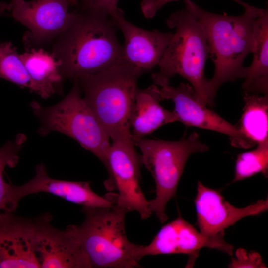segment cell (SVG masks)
Masks as SVG:
<instances>
[{
    "mask_svg": "<svg viewBox=\"0 0 268 268\" xmlns=\"http://www.w3.org/2000/svg\"><path fill=\"white\" fill-rule=\"evenodd\" d=\"M162 100H170L174 104V111L178 121L186 127H195L216 131L227 135L232 146L248 149L250 147L242 134L233 125L206 105L197 99L189 83H181L176 87L169 85L159 88Z\"/></svg>",
    "mask_w": 268,
    "mask_h": 268,
    "instance_id": "obj_12",
    "label": "cell"
},
{
    "mask_svg": "<svg viewBox=\"0 0 268 268\" xmlns=\"http://www.w3.org/2000/svg\"><path fill=\"white\" fill-rule=\"evenodd\" d=\"M244 106L235 125L250 148L268 139V94L244 93Z\"/></svg>",
    "mask_w": 268,
    "mask_h": 268,
    "instance_id": "obj_20",
    "label": "cell"
},
{
    "mask_svg": "<svg viewBox=\"0 0 268 268\" xmlns=\"http://www.w3.org/2000/svg\"><path fill=\"white\" fill-rule=\"evenodd\" d=\"M162 100L157 85L138 88L130 120L131 135L134 144L160 127L178 121L174 110H167L160 105Z\"/></svg>",
    "mask_w": 268,
    "mask_h": 268,
    "instance_id": "obj_17",
    "label": "cell"
},
{
    "mask_svg": "<svg viewBox=\"0 0 268 268\" xmlns=\"http://www.w3.org/2000/svg\"><path fill=\"white\" fill-rule=\"evenodd\" d=\"M0 78L32 91L31 79L20 54L10 42H0Z\"/></svg>",
    "mask_w": 268,
    "mask_h": 268,
    "instance_id": "obj_22",
    "label": "cell"
},
{
    "mask_svg": "<svg viewBox=\"0 0 268 268\" xmlns=\"http://www.w3.org/2000/svg\"><path fill=\"white\" fill-rule=\"evenodd\" d=\"M166 23L175 32L158 65V71L151 75L154 84L169 85L179 75L188 81L197 99L208 105L204 68L209 49L203 27L185 8L171 13Z\"/></svg>",
    "mask_w": 268,
    "mask_h": 268,
    "instance_id": "obj_4",
    "label": "cell"
},
{
    "mask_svg": "<svg viewBox=\"0 0 268 268\" xmlns=\"http://www.w3.org/2000/svg\"><path fill=\"white\" fill-rule=\"evenodd\" d=\"M228 267L230 268H266V265L263 261L261 255L257 252L240 248L235 252V256L232 258Z\"/></svg>",
    "mask_w": 268,
    "mask_h": 268,
    "instance_id": "obj_24",
    "label": "cell"
},
{
    "mask_svg": "<svg viewBox=\"0 0 268 268\" xmlns=\"http://www.w3.org/2000/svg\"><path fill=\"white\" fill-rule=\"evenodd\" d=\"M135 145L141 152V161L152 174L156 184L155 197L149 207L161 223L168 219L165 212L168 201L176 195L177 188L189 157L203 152L208 146L193 132L177 141L143 138Z\"/></svg>",
    "mask_w": 268,
    "mask_h": 268,
    "instance_id": "obj_7",
    "label": "cell"
},
{
    "mask_svg": "<svg viewBox=\"0 0 268 268\" xmlns=\"http://www.w3.org/2000/svg\"><path fill=\"white\" fill-rule=\"evenodd\" d=\"M20 57L31 79L32 92L45 99L61 93L64 80L59 71L61 63L52 53L33 48Z\"/></svg>",
    "mask_w": 268,
    "mask_h": 268,
    "instance_id": "obj_18",
    "label": "cell"
},
{
    "mask_svg": "<svg viewBox=\"0 0 268 268\" xmlns=\"http://www.w3.org/2000/svg\"><path fill=\"white\" fill-rule=\"evenodd\" d=\"M142 74L139 69L123 63L73 79L112 140H132L130 120L138 80Z\"/></svg>",
    "mask_w": 268,
    "mask_h": 268,
    "instance_id": "obj_3",
    "label": "cell"
},
{
    "mask_svg": "<svg viewBox=\"0 0 268 268\" xmlns=\"http://www.w3.org/2000/svg\"><path fill=\"white\" fill-rule=\"evenodd\" d=\"M261 173H268V139L256 145L254 149L237 155L232 182L239 181Z\"/></svg>",
    "mask_w": 268,
    "mask_h": 268,
    "instance_id": "obj_23",
    "label": "cell"
},
{
    "mask_svg": "<svg viewBox=\"0 0 268 268\" xmlns=\"http://www.w3.org/2000/svg\"><path fill=\"white\" fill-rule=\"evenodd\" d=\"M254 47L251 65L245 68L244 93L268 94V10L264 9L254 25Z\"/></svg>",
    "mask_w": 268,
    "mask_h": 268,
    "instance_id": "obj_19",
    "label": "cell"
},
{
    "mask_svg": "<svg viewBox=\"0 0 268 268\" xmlns=\"http://www.w3.org/2000/svg\"><path fill=\"white\" fill-rule=\"evenodd\" d=\"M132 140H112L108 153L106 168L109 177L104 185L108 191L117 190L115 204L127 213L137 212L142 219L152 213L140 185L141 157Z\"/></svg>",
    "mask_w": 268,
    "mask_h": 268,
    "instance_id": "obj_8",
    "label": "cell"
},
{
    "mask_svg": "<svg viewBox=\"0 0 268 268\" xmlns=\"http://www.w3.org/2000/svg\"><path fill=\"white\" fill-rule=\"evenodd\" d=\"M224 234L207 236L198 231L180 216L163 226L147 245H140L136 253L139 261L144 256L184 254L194 258L203 247L215 249L232 256L233 246Z\"/></svg>",
    "mask_w": 268,
    "mask_h": 268,
    "instance_id": "obj_11",
    "label": "cell"
},
{
    "mask_svg": "<svg viewBox=\"0 0 268 268\" xmlns=\"http://www.w3.org/2000/svg\"><path fill=\"white\" fill-rule=\"evenodd\" d=\"M197 224L200 231L207 236L224 234L225 229L248 216L260 214L268 209V199L259 200L243 208L226 201L220 193L198 181L195 199Z\"/></svg>",
    "mask_w": 268,
    "mask_h": 268,
    "instance_id": "obj_13",
    "label": "cell"
},
{
    "mask_svg": "<svg viewBox=\"0 0 268 268\" xmlns=\"http://www.w3.org/2000/svg\"><path fill=\"white\" fill-rule=\"evenodd\" d=\"M179 0H142L140 7L142 12L147 18L154 17L157 12L165 4ZM243 6L245 2L241 0H231Z\"/></svg>",
    "mask_w": 268,
    "mask_h": 268,
    "instance_id": "obj_26",
    "label": "cell"
},
{
    "mask_svg": "<svg viewBox=\"0 0 268 268\" xmlns=\"http://www.w3.org/2000/svg\"><path fill=\"white\" fill-rule=\"evenodd\" d=\"M82 211L85 219L78 230L91 268L140 267L136 258L140 245L127 236L125 209L114 202L111 206L82 207Z\"/></svg>",
    "mask_w": 268,
    "mask_h": 268,
    "instance_id": "obj_5",
    "label": "cell"
},
{
    "mask_svg": "<svg viewBox=\"0 0 268 268\" xmlns=\"http://www.w3.org/2000/svg\"><path fill=\"white\" fill-rule=\"evenodd\" d=\"M113 18L124 37V63L137 68L143 74L151 71L158 66L173 33L137 27L125 18L121 9Z\"/></svg>",
    "mask_w": 268,
    "mask_h": 268,
    "instance_id": "obj_15",
    "label": "cell"
},
{
    "mask_svg": "<svg viewBox=\"0 0 268 268\" xmlns=\"http://www.w3.org/2000/svg\"><path fill=\"white\" fill-rule=\"evenodd\" d=\"M11 9L10 3H8L5 2H0V15L4 14L6 11Z\"/></svg>",
    "mask_w": 268,
    "mask_h": 268,
    "instance_id": "obj_27",
    "label": "cell"
},
{
    "mask_svg": "<svg viewBox=\"0 0 268 268\" xmlns=\"http://www.w3.org/2000/svg\"><path fill=\"white\" fill-rule=\"evenodd\" d=\"M15 0H11V1H15Z\"/></svg>",
    "mask_w": 268,
    "mask_h": 268,
    "instance_id": "obj_29",
    "label": "cell"
},
{
    "mask_svg": "<svg viewBox=\"0 0 268 268\" xmlns=\"http://www.w3.org/2000/svg\"><path fill=\"white\" fill-rule=\"evenodd\" d=\"M117 25L108 15L73 12L65 29L53 41L52 53L61 63L64 79L98 73L124 63Z\"/></svg>",
    "mask_w": 268,
    "mask_h": 268,
    "instance_id": "obj_1",
    "label": "cell"
},
{
    "mask_svg": "<svg viewBox=\"0 0 268 268\" xmlns=\"http://www.w3.org/2000/svg\"><path fill=\"white\" fill-rule=\"evenodd\" d=\"M40 268L34 219L0 215V268Z\"/></svg>",
    "mask_w": 268,
    "mask_h": 268,
    "instance_id": "obj_14",
    "label": "cell"
},
{
    "mask_svg": "<svg viewBox=\"0 0 268 268\" xmlns=\"http://www.w3.org/2000/svg\"><path fill=\"white\" fill-rule=\"evenodd\" d=\"M81 93L74 80L69 92L55 105L46 107L32 101L31 108L40 122L38 133L46 136L51 132H58L72 138L106 167L110 138Z\"/></svg>",
    "mask_w": 268,
    "mask_h": 268,
    "instance_id": "obj_6",
    "label": "cell"
},
{
    "mask_svg": "<svg viewBox=\"0 0 268 268\" xmlns=\"http://www.w3.org/2000/svg\"><path fill=\"white\" fill-rule=\"evenodd\" d=\"M69 5H76L77 4L79 0H67Z\"/></svg>",
    "mask_w": 268,
    "mask_h": 268,
    "instance_id": "obj_28",
    "label": "cell"
},
{
    "mask_svg": "<svg viewBox=\"0 0 268 268\" xmlns=\"http://www.w3.org/2000/svg\"><path fill=\"white\" fill-rule=\"evenodd\" d=\"M49 215L34 218L36 253L40 268H91L80 240L78 226L60 230Z\"/></svg>",
    "mask_w": 268,
    "mask_h": 268,
    "instance_id": "obj_9",
    "label": "cell"
},
{
    "mask_svg": "<svg viewBox=\"0 0 268 268\" xmlns=\"http://www.w3.org/2000/svg\"><path fill=\"white\" fill-rule=\"evenodd\" d=\"M17 199L45 192L57 196L82 207L111 206L115 201L114 194L101 196L95 193L88 182L59 180L50 177L42 163L36 167L35 175L28 182L15 186Z\"/></svg>",
    "mask_w": 268,
    "mask_h": 268,
    "instance_id": "obj_16",
    "label": "cell"
},
{
    "mask_svg": "<svg viewBox=\"0 0 268 268\" xmlns=\"http://www.w3.org/2000/svg\"><path fill=\"white\" fill-rule=\"evenodd\" d=\"M184 3L203 27L209 57L214 63V75L207 80L208 105L213 106L222 84L244 78L243 63L254 47V22L264 9L245 2L242 14L228 15L205 10L191 0H185Z\"/></svg>",
    "mask_w": 268,
    "mask_h": 268,
    "instance_id": "obj_2",
    "label": "cell"
},
{
    "mask_svg": "<svg viewBox=\"0 0 268 268\" xmlns=\"http://www.w3.org/2000/svg\"><path fill=\"white\" fill-rule=\"evenodd\" d=\"M82 11L100 13L114 17L120 8L119 0H81Z\"/></svg>",
    "mask_w": 268,
    "mask_h": 268,
    "instance_id": "obj_25",
    "label": "cell"
},
{
    "mask_svg": "<svg viewBox=\"0 0 268 268\" xmlns=\"http://www.w3.org/2000/svg\"><path fill=\"white\" fill-rule=\"evenodd\" d=\"M25 140V135L19 134L14 140L6 142L0 147V215L12 213L18 207L19 201L16 196L15 185L4 181L3 172L6 166L13 167L17 164Z\"/></svg>",
    "mask_w": 268,
    "mask_h": 268,
    "instance_id": "obj_21",
    "label": "cell"
},
{
    "mask_svg": "<svg viewBox=\"0 0 268 268\" xmlns=\"http://www.w3.org/2000/svg\"><path fill=\"white\" fill-rule=\"evenodd\" d=\"M10 3L13 17L29 29L23 40L29 49L53 42L73 14L67 0H17Z\"/></svg>",
    "mask_w": 268,
    "mask_h": 268,
    "instance_id": "obj_10",
    "label": "cell"
}]
</instances>
